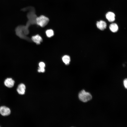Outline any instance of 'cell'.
<instances>
[{
	"instance_id": "1",
	"label": "cell",
	"mask_w": 127,
	"mask_h": 127,
	"mask_svg": "<svg viewBox=\"0 0 127 127\" xmlns=\"http://www.w3.org/2000/svg\"><path fill=\"white\" fill-rule=\"evenodd\" d=\"M36 20L37 25L42 27L46 25L49 21V19L48 17L43 15L36 17Z\"/></svg>"
},
{
	"instance_id": "2",
	"label": "cell",
	"mask_w": 127,
	"mask_h": 127,
	"mask_svg": "<svg viewBox=\"0 0 127 127\" xmlns=\"http://www.w3.org/2000/svg\"><path fill=\"white\" fill-rule=\"evenodd\" d=\"M79 97L81 101L86 102L91 99L92 96L90 93L86 92L83 90L79 93Z\"/></svg>"
},
{
	"instance_id": "3",
	"label": "cell",
	"mask_w": 127,
	"mask_h": 127,
	"mask_svg": "<svg viewBox=\"0 0 127 127\" xmlns=\"http://www.w3.org/2000/svg\"><path fill=\"white\" fill-rule=\"evenodd\" d=\"M11 112V110L8 107L5 106H2L0 107V113L2 116H8L10 114Z\"/></svg>"
},
{
	"instance_id": "4",
	"label": "cell",
	"mask_w": 127,
	"mask_h": 127,
	"mask_svg": "<svg viewBox=\"0 0 127 127\" xmlns=\"http://www.w3.org/2000/svg\"><path fill=\"white\" fill-rule=\"evenodd\" d=\"M15 81L11 78H8L6 79L4 81V84L7 87L11 88L12 87L14 86Z\"/></svg>"
},
{
	"instance_id": "5",
	"label": "cell",
	"mask_w": 127,
	"mask_h": 127,
	"mask_svg": "<svg viewBox=\"0 0 127 127\" xmlns=\"http://www.w3.org/2000/svg\"><path fill=\"white\" fill-rule=\"evenodd\" d=\"M26 88L25 84L23 83H21L18 85L16 90L20 95H24L25 93Z\"/></svg>"
},
{
	"instance_id": "6",
	"label": "cell",
	"mask_w": 127,
	"mask_h": 127,
	"mask_svg": "<svg viewBox=\"0 0 127 127\" xmlns=\"http://www.w3.org/2000/svg\"><path fill=\"white\" fill-rule=\"evenodd\" d=\"M96 25L98 28L101 30L105 29L107 26L106 23L102 20L97 21L96 23Z\"/></svg>"
},
{
	"instance_id": "7",
	"label": "cell",
	"mask_w": 127,
	"mask_h": 127,
	"mask_svg": "<svg viewBox=\"0 0 127 127\" xmlns=\"http://www.w3.org/2000/svg\"><path fill=\"white\" fill-rule=\"evenodd\" d=\"M115 15L114 13L111 12H107L106 15V18L109 22H112L115 20Z\"/></svg>"
},
{
	"instance_id": "8",
	"label": "cell",
	"mask_w": 127,
	"mask_h": 127,
	"mask_svg": "<svg viewBox=\"0 0 127 127\" xmlns=\"http://www.w3.org/2000/svg\"><path fill=\"white\" fill-rule=\"evenodd\" d=\"M31 40L36 44H40L42 41V37L39 35L37 34L32 36Z\"/></svg>"
},
{
	"instance_id": "9",
	"label": "cell",
	"mask_w": 127,
	"mask_h": 127,
	"mask_svg": "<svg viewBox=\"0 0 127 127\" xmlns=\"http://www.w3.org/2000/svg\"><path fill=\"white\" fill-rule=\"evenodd\" d=\"M109 28L110 30L112 32H115L118 31V27L116 24L113 23L110 25Z\"/></svg>"
},
{
	"instance_id": "10",
	"label": "cell",
	"mask_w": 127,
	"mask_h": 127,
	"mask_svg": "<svg viewBox=\"0 0 127 127\" xmlns=\"http://www.w3.org/2000/svg\"><path fill=\"white\" fill-rule=\"evenodd\" d=\"M62 60L64 63L66 65H68L70 61V57L68 55H65L62 58Z\"/></svg>"
},
{
	"instance_id": "11",
	"label": "cell",
	"mask_w": 127,
	"mask_h": 127,
	"mask_svg": "<svg viewBox=\"0 0 127 127\" xmlns=\"http://www.w3.org/2000/svg\"><path fill=\"white\" fill-rule=\"evenodd\" d=\"M46 34L47 36L48 37L52 36L54 35V31L52 29H49L46 31Z\"/></svg>"
},
{
	"instance_id": "12",
	"label": "cell",
	"mask_w": 127,
	"mask_h": 127,
	"mask_svg": "<svg viewBox=\"0 0 127 127\" xmlns=\"http://www.w3.org/2000/svg\"><path fill=\"white\" fill-rule=\"evenodd\" d=\"M39 67L42 68H45V64L43 62H40L39 64Z\"/></svg>"
},
{
	"instance_id": "13",
	"label": "cell",
	"mask_w": 127,
	"mask_h": 127,
	"mask_svg": "<svg viewBox=\"0 0 127 127\" xmlns=\"http://www.w3.org/2000/svg\"><path fill=\"white\" fill-rule=\"evenodd\" d=\"M37 71L39 72H44L45 71V68H44L39 67L38 68Z\"/></svg>"
},
{
	"instance_id": "14",
	"label": "cell",
	"mask_w": 127,
	"mask_h": 127,
	"mask_svg": "<svg viewBox=\"0 0 127 127\" xmlns=\"http://www.w3.org/2000/svg\"><path fill=\"white\" fill-rule=\"evenodd\" d=\"M124 86L126 88H127V79H125L123 81Z\"/></svg>"
}]
</instances>
